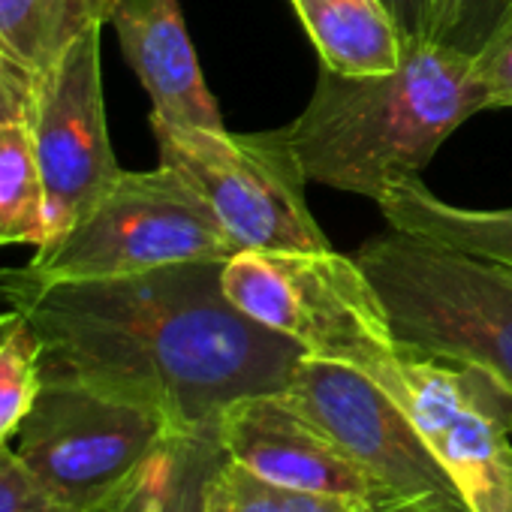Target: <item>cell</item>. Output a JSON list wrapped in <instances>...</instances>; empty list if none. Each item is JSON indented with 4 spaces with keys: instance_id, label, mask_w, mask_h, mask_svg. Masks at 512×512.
Returning <instances> with one entry per match:
<instances>
[{
    "instance_id": "19",
    "label": "cell",
    "mask_w": 512,
    "mask_h": 512,
    "mask_svg": "<svg viewBox=\"0 0 512 512\" xmlns=\"http://www.w3.org/2000/svg\"><path fill=\"white\" fill-rule=\"evenodd\" d=\"M512 22V0H437L428 43L476 58Z\"/></svg>"
},
{
    "instance_id": "27",
    "label": "cell",
    "mask_w": 512,
    "mask_h": 512,
    "mask_svg": "<svg viewBox=\"0 0 512 512\" xmlns=\"http://www.w3.org/2000/svg\"><path fill=\"white\" fill-rule=\"evenodd\" d=\"M365 512H377V509H365Z\"/></svg>"
},
{
    "instance_id": "4",
    "label": "cell",
    "mask_w": 512,
    "mask_h": 512,
    "mask_svg": "<svg viewBox=\"0 0 512 512\" xmlns=\"http://www.w3.org/2000/svg\"><path fill=\"white\" fill-rule=\"evenodd\" d=\"M235 253L199 190L160 163L151 172H121L22 269L40 281H94L181 263H226Z\"/></svg>"
},
{
    "instance_id": "26",
    "label": "cell",
    "mask_w": 512,
    "mask_h": 512,
    "mask_svg": "<svg viewBox=\"0 0 512 512\" xmlns=\"http://www.w3.org/2000/svg\"><path fill=\"white\" fill-rule=\"evenodd\" d=\"M157 455V452H154ZM151 464V461H148ZM148 464L130 479V482H124L115 494H109L106 500H100L97 506H91L88 512H136V503H139V491H142V482H145V470H148Z\"/></svg>"
},
{
    "instance_id": "23",
    "label": "cell",
    "mask_w": 512,
    "mask_h": 512,
    "mask_svg": "<svg viewBox=\"0 0 512 512\" xmlns=\"http://www.w3.org/2000/svg\"><path fill=\"white\" fill-rule=\"evenodd\" d=\"M34 97V76L0 55V127L28 118Z\"/></svg>"
},
{
    "instance_id": "10",
    "label": "cell",
    "mask_w": 512,
    "mask_h": 512,
    "mask_svg": "<svg viewBox=\"0 0 512 512\" xmlns=\"http://www.w3.org/2000/svg\"><path fill=\"white\" fill-rule=\"evenodd\" d=\"M100 31L103 25L85 31L34 79L28 127L46 184V238L67 229L124 172L106 124Z\"/></svg>"
},
{
    "instance_id": "15",
    "label": "cell",
    "mask_w": 512,
    "mask_h": 512,
    "mask_svg": "<svg viewBox=\"0 0 512 512\" xmlns=\"http://www.w3.org/2000/svg\"><path fill=\"white\" fill-rule=\"evenodd\" d=\"M115 0H0V55L34 79L94 25H106Z\"/></svg>"
},
{
    "instance_id": "13",
    "label": "cell",
    "mask_w": 512,
    "mask_h": 512,
    "mask_svg": "<svg viewBox=\"0 0 512 512\" xmlns=\"http://www.w3.org/2000/svg\"><path fill=\"white\" fill-rule=\"evenodd\" d=\"M323 70L380 76L404 61V37L383 0H290Z\"/></svg>"
},
{
    "instance_id": "25",
    "label": "cell",
    "mask_w": 512,
    "mask_h": 512,
    "mask_svg": "<svg viewBox=\"0 0 512 512\" xmlns=\"http://www.w3.org/2000/svg\"><path fill=\"white\" fill-rule=\"evenodd\" d=\"M278 488V485H275ZM281 512H365L368 506L350 497L323 494V491H299V488H278Z\"/></svg>"
},
{
    "instance_id": "11",
    "label": "cell",
    "mask_w": 512,
    "mask_h": 512,
    "mask_svg": "<svg viewBox=\"0 0 512 512\" xmlns=\"http://www.w3.org/2000/svg\"><path fill=\"white\" fill-rule=\"evenodd\" d=\"M229 461L278 488L323 491L374 506V491L356 464L284 392L244 395L217 419Z\"/></svg>"
},
{
    "instance_id": "12",
    "label": "cell",
    "mask_w": 512,
    "mask_h": 512,
    "mask_svg": "<svg viewBox=\"0 0 512 512\" xmlns=\"http://www.w3.org/2000/svg\"><path fill=\"white\" fill-rule=\"evenodd\" d=\"M109 25L118 34L130 70L151 97V118L181 127L226 130L202 79L178 0H115Z\"/></svg>"
},
{
    "instance_id": "24",
    "label": "cell",
    "mask_w": 512,
    "mask_h": 512,
    "mask_svg": "<svg viewBox=\"0 0 512 512\" xmlns=\"http://www.w3.org/2000/svg\"><path fill=\"white\" fill-rule=\"evenodd\" d=\"M389 13L395 16L404 46L407 43H428L434 13H437V0H383Z\"/></svg>"
},
{
    "instance_id": "20",
    "label": "cell",
    "mask_w": 512,
    "mask_h": 512,
    "mask_svg": "<svg viewBox=\"0 0 512 512\" xmlns=\"http://www.w3.org/2000/svg\"><path fill=\"white\" fill-rule=\"evenodd\" d=\"M205 512H281V500L275 485L223 455L208 482Z\"/></svg>"
},
{
    "instance_id": "17",
    "label": "cell",
    "mask_w": 512,
    "mask_h": 512,
    "mask_svg": "<svg viewBox=\"0 0 512 512\" xmlns=\"http://www.w3.org/2000/svg\"><path fill=\"white\" fill-rule=\"evenodd\" d=\"M46 241V184L28 118L0 127V247Z\"/></svg>"
},
{
    "instance_id": "14",
    "label": "cell",
    "mask_w": 512,
    "mask_h": 512,
    "mask_svg": "<svg viewBox=\"0 0 512 512\" xmlns=\"http://www.w3.org/2000/svg\"><path fill=\"white\" fill-rule=\"evenodd\" d=\"M377 205L395 232L512 269V208H458L437 199L419 178L392 184Z\"/></svg>"
},
{
    "instance_id": "16",
    "label": "cell",
    "mask_w": 512,
    "mask_h": 512,
    "mask_svg": "<svg viewBox=\"0 0 512 512\" xmlns=\"http://www.w3.org/2000/svg\"><path fill=\"white\" fill-rule=\"evenodd\" d=\"M223 455L217 425L169 434L145 470L136 512H205L208 482Z\"/></svg>"
},
{
    "instance_id": "18",
    "label": "cell",
    "mask_w": 512,
    "mask_h": 512,
    "mask_svg": "<svg viewBox=\"0 0 512 512\" xmlns=\"http://www.w3.org/2000/svg\"><path fill=\"white\" fill-rule=\"evenodd\" d=\"M40 386V338L34 326L10 308L0 314V446L16 437Z\"/></svg>"
},
{
    "instance_id": "9",
    "label": "cell",
    "mask_w": 512,
    "mask_h": 512,
    "mask_svg": "<svg viewBox=\"0 0 512 512\" xmlns=\"http://www.w3.org/2000/svg\"><path fill=\"white\" fill-rule=\"evenodd\" d=\"M371 380L407 413L470 512H512V395L500 383L407 347Z\"/></svg>"
},
{
    "instance_id": "22",
    "label": "cell",
    "mask_w": 512,
    "mask_h": 512,
    "mask_svg": "<svg viewBox=\"0 0 512 512\" xmlns=\"http://www.w3.org/2000/svg\"><path fill=\"white\" fill-rule=\"evenodd\" d=\"M473 70L485 88L488 109L512 106V22L473 58Z\"/></svg>"
},
{
    "instance_id": "1",
    "label": "cell",
    "mask_w": 512,
    "mask_h": 512,
    "mask_svg": "<svg viewBox=\"0 0 512 512\" xmlns=\"http://www.w3.org/2000/svg\"><path fill=\"white\" fill-rule=\"evenodd\" d=\"M0 299L34 326L43 380H76L145 404L175 431L214 428L244 395L284 392L308 356L229 302L223 263L94 281L7 269Z\"/></svg>"
},
{
    "instance_id": "2",
    "label": "cell",
    "mask_w": 512,
    "mask_h": 512,
    "mask_svg": "<svg viewBox=\"0 0 512 512\" xmlns=\"http://www.w3.org/2000/svg\"><path fill=\"white\" fill-rule=\"evenodd\" d=\"M482 109L488 97L473 58L440 43H407L392 73L323 70L302 115L281 130L308 184L380 202L392 184L419 178L437 148Z\"/></svg>"
},
{
    "instance_id": "3",
    "label": "cell",
    "mask_w": 512,
    "mask_h": 512,
    "mask_svg": "<svg viewBox=\"0 0 512 512\" xmlns=\"http://www.w3.org/2000/svg\"><path fill=\"white\" fill-rule=\"evenodd\" d=\"M401 347L476 368L512 395V269L389 232L353 256Z\"/></svg>"
},
{
    "instance_id": "8",
    "label": "cell",
    "mask_w": 512,
    "mask_h": 512,
    "mask_svg": "<svg viewBox=\"0 0 512 512\" xmlns=\"http://www.w3.org/2000/svg\"><path fill=\"white\" fill-rule=\"evenodd\" d=\"M175 428L151 407L76 380H43L10 440L40 485L73 512H88L130 482Z\"/></svg>"
},
{
    "instance_id": "7",
    "label": "cell",
    "mask_w": 512,
    "mask_h": 512,
    "mask_svg": "<svg viewBox=\"0 0 512 512\" xmlns=\"http://www.w3.org/2000/svg\"><path fill=\"white\" fill-rule=\"evenodd\" d=\"M284 395L368 479L377 512H470L407 413L362 371L305 356Z\"/></svg>"
},
{
    "instance_id": "6",
    "label": "cell",
    "mask_w": 512,
    "mask_h": 512,
    "mask_svg": "<svg viewBox=\"0 0 512 512\" xmlns=\"http://www.w3.org/2000/svg\"><path fill=\"white\" fill-rule=\"evenodd\" d=\"M160 163L181 172L211 205L238 250L317 253L332 250L305 202V178L284 139L226 133L151 118Z\"/></svg>"
},
{
    "instance_id": "21",
    "label": "cell",
    "mask_w": 512,
    "mask_h": 512,
    "mask_svg": "<svg viewBox=\"0 0 512 512\" xmlns=\"http://www.w3.org/2000/svg\"><path fill=\"white\" fill-rule=\"evenodd\" d=\"M0 512H73L52 497L22 464L16 449L0 446Z\"/></svg>"
},
{
    "instance_id": "5",
    "label": "cell",
    "mask_w": 512,
    "mask_h": 512,
    "mask_svg": "<svg viewBox=\"0 0 512 512\" xmlns=\"http://www.w3.org/2000/svg\"><path fill=\"white\" fill-rule=\"evenodd\" d=\"M229 302L308 356L371 377L398 350L386 311L353 256L332 250H238L223 263Z\"/></svg>"
}]
</instances>
